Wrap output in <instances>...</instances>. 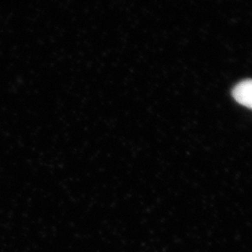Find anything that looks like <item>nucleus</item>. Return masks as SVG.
I'll return each mask as SVG.
<instances>
[{"instance_id":"obj_1","label":"nucleus","mask_w":252,"mask_h":252,"mask_svg":"<svg viewBox=\"0 0 252 252\" xmlns=\"http://www.w3.org/2000/svg\"><path fill=\"white\" fill-rule=\"evenodd\" d=\"M233 96L237 103L252 109V80L239 82L233 90Z\"/></svg>"}]
</instances>
